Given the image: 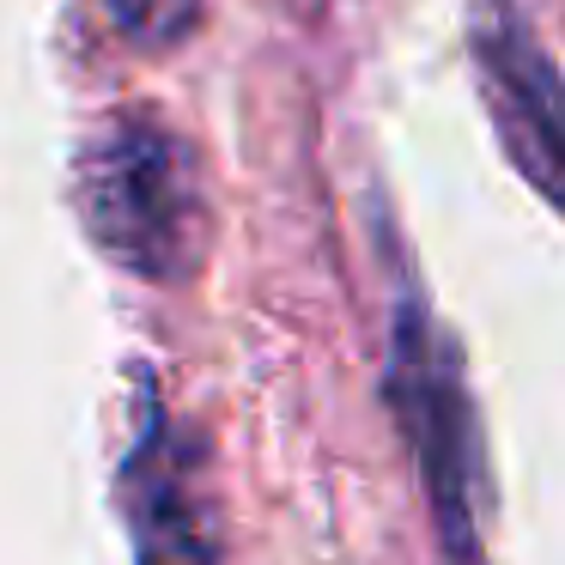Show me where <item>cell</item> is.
Instances as JSON below:
<instances>
[{
    "instance_id": "cell-3",
    "label": "cell",
    "mask_w": 565,
    "mask_h": 565,
    "mask_svg": "<svg viewBox=\"0 0 565 565\" xmlns=\"http://www.w3.org/2000/svg\"><path fill=\"white\" fill-rule=\"evenodd\" d=\"M122 499L140 565H213L207 499L195 492V475H189L171 431H152L135 450L122 475Z\"/></svg>"
},
{
    "instance_id": "cell-4",
    "label": "cell",
    "mask_w": 565,
    "mask_h": 565,
    "mask_svg": "<svg viewBox=\"0 0 565 565\" xmlns=\"http://www.w3.org/2000/svg\"><path fill=\"white\" fill-rule=\"evenodd\" d=\"M110 19L140 50H177L201 25V0H110Z\"/></svg>"
},
{
    "instance_id": "cell-2",
    "label": "cell",
    "mask_w": 565,
    "mask_h": 565,
    "mask_svg": "<svg viewBox=\"0 0 565 565\" xmlns=\"http://www.w3.org/2000/svg\"><path fill=\"white\" fill-rule=\"evenodd\" d=\"M475 67L487 110L511 159L547 201H559V74L511 0H487L475 19Z\"/></svg>"
},
{
    "instance_id": "cell-1",
    "label": "cell",
    "mask_w": 565,
    "mask_h": 565,
    "mask_svg": "<svg viewBox=\"0 0 565 565\" xmlns=\"http://www.w3.org/2000/svg\"><path fill=\"white\" fill-rule=\"evenodd\" d=\"M74 207L86 237L140 280H183L207 256L213 207L201 159L152 116H110L74 159Z\"/></svg>"
}]
</instances>
